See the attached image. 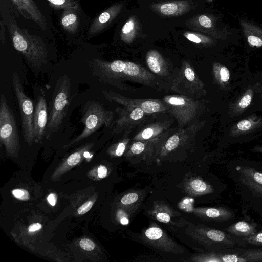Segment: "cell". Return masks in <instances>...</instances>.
<instances>
[{
  "label": "cell",
  "instance_id": "cell-1",
  "mask_svg": "<svg viewBox=\"0 0 262 262\" xmlns=\"http://www.w3.org/2000/svg\"><path fill=\"white\" fill-rule=\"evenodd\" d=\"M94 75L102 82L119 89L123 82L130 81L147 86H155L156 78L142 66L133 62L117 60L108 62L95 59L92 62Z\"/></svg>",
  "mask_w": 262,
  "mask_h": 262
},
{
  "label": "cell",
  "instance_id": "cell-2",
  "mask_svg": "<svg viewBox=\"0 0 262 262\" xmlns=\"http://www.w3.org/2000/svg\"><path fill=\"white\" fill-rule=\"evenodd\" d=\"M81 121L84 124L82 132L70 143L78 142L92 135L101 126H111L114 120V112L106 109L103 104L95 101H89L85 105Z\"/></svg>",
  "mask_w": 262,
  "mask_h": 262
},
{
  "label": "cell",
  "instance_id": "cell-3",
  "mask_svg": "<svg viewBox=\"0 0 262 262\" xmlns=\"http://www.w3.org/2000/svg\"><path fill=\"white\" fill-rule=\"evenodd\" d=\"M71 85L69 78L64 75L61 78L54 97L48 117L44 136L49 138L60 127L70 104Z\"/></svg>",
  "mask_w": 262,
  "mask_h": 262
},
{
  "label": "cell",
  "instance_id": "cell-4",
  "mask_svg": "<svg viewBox=\"0 0 262 262\" xmlns=\"http://www.w3.org/2000/svg\"><path fill=\"white\" fill-rule=\"evenodd\" d=\"M12 80L21 114L22 134L25 140L28 143H31L35 141L33 129V103L32 100L25 94L17 73L13 72Z\"/></svg>",
  "mask_w": 262,
  "mask_h": 262
},
{
  "label": "cell",
  "instance_id": "cell-5",
  "mask_svg": "<svg viewBox=\"0 0 262 262\" xmlns=\"http://www.w3.org/2000/svg\"><path fill=\"white\" fill-rule=\"evenodd\" d=\"M176 119L180 127H183L196 116L199 103L192 98L183 95H168L163 101Z\"/></svg>",
  "mask_w": 262,
  "mask_h": 262
},
{
  "label": "cell",
  "instance_id": "cell-6",
  "mask_svg": "<svg viewBox=\"0 0 262 262\" xmlns=\"http://www.w3.org/2000/svg\"><path fill=\"white\" fill-rule=\"evenodd\" d=\"M172 91L192 98L201 94L203 84L187 61H184L176 75L171 87Z\"/></svg>",
  "mask_w": 262,
  "mask_h": 262
},
{
  "label": "cell",
  "instance_id": "cell-7",
  "mask_svg": "<svg viewBox=\"0 0 262 262\" xmlns=\"http://www.w3.org/2000/svg\"><path fill=\"white\" fill-rule=\"evenodd\" d=\"M0 139L6 147L11 150L16 147L18 142L16 122L3 93L0 99Z\"/></svg>",
  "mask_w": 262,
  "mask_h": 262
},
{
  "label": "cell",
  "instance_id": "cell-8",
  "mask_svg": "<svg viewBox=\"0 0 262 262\" xmlns=\"http://www.w3.org/2000/svg\"><path fill=\"white\" fill-rule=\"evenodd\" d=\"M102 93L110 102H116L126 107L140 108L147 114L162 113L169 110L168 106L159 99H133L107 90H103Z\"/></svg>",
  "mask_w": 262,
  "mask_h": 262
},
{
  "label": "cell",
  "instance_id": "cell-9",
  "mask_svg": "<svg viewBox=\"0 0 262 262\" xmlns=\"http://www.w3.org/2000/svg\"><path fill=\"white\" fill-rule=\"evenodd\" d=\"M13 43L15 49L20 52L35 68L41 66L46 59V49L41 42L36 39L16 33L13 37Z\"/></svg>",
  "mask_w": 262,
  "mask_h": 262
},
{
  "label": "cell",
  "instance_id": "cell-10",
  "mask_svg": "<svg viewBox=\"0 0 262 262\" xmlns=\"http://www.w3.org/2000/svg\"><path fill=\"white\" fill-rule=\"evenodd\" d=\"M116 112L119 117L112 131L113 134H119L135 128L145 121L147 114L140 108L126 107H118Z\"/></svg>",
  "mask_w": 262,
  "mask_h": 262
},
{
  "label": "cell",
  "instance_id": "cell-11",
  "mask_svg": "<svg viewBox=\"0 0 262 262\" xmlns=\"http://www.w3.org/2000/svg\"><path fill=\"white\" fill-rule=\"evenodd\" d=\"M202 244L207 245H220L225 246H234L235 243L225 232L206 226H198L193 233Z\"/></svg>",
  "mask_w": 262,
  "mask_h": 262
},
{
  "label": "cell",
  "instance_id": "cell-12",
  "mask_svg": "<svg viewBox=\"0 0 262 262\" xmlns=\"http://www.w3.org/2000/svg\"><path fill=\"white\" fill-rule=\"evenodd\" d=\"M143 235L146 242L161 250L167 252H179L176 244L158 227L151 226L147 228Z\"/></svg>",
  "mask_w": 262,
  "mask_h": 262
},
{
  "label": "cell",
  "instance_id": "cell-13",
  "mask_svg": "<svg viewBox=\"0 0 262 262\" xmlns=\"http://www.w3.org/2000/svg\"><path fill=\"white\" fill-rule=\"evenodd\" d=\"M241 34L253 47L262 46V24L244 17L238 18Z\"/></svg>",
  "mask_w": 262,
  "mask_h": 262
},
{
  "label": "cell",
  "instance_id": "cell-14",
  "mask_svg": "<svg viewBox=\"0 0 262 262\" xmlns=\"http://www.w3.org/2000/svg\"><path fill=\"white\" fill-rule=\"evenodd\" d=\"M238 168L239 181L255 195L262 198V173L248 166Z\"/></svg>",
  "mask_w": 262,
  "mask_h": 262
},
{
  "label": "cell",
  "instance_id": "cell-15",
  "mask_svg": "<svg viewBox=\"0 0 262 262\" xmlns=\"http://www.w3.org/2000/svg\"><path fill=\"white\" fill-rule=\"evenodd\" d=\"M48 116L46 100L43 95L40 96L34 108L33 129L35 141L40 140L45 134Z\"/></svg>",
  "mask_w": 262,
  "mask_h": 262
},
{
  "label": "cell",
  "instance_id": "cell-16",
  "mask_svg": "<svg viewBox=\"0 0 262 262\" xmlns=\"http://www.w3.org/2000/svg\"><path fill=\"white\" fill-rule=\"evenodd\" d=\"M200 123H193L187 128L180 129L179 132L169 137L163 146V150L170 152L176 149L179 145L184 143L192 136L196 133L200 128Z\"/></svg>",
  "mask_w": 262,
  "mask_h": 262
},
{
  "label": "cell",
  "instance_id": "cell-17",
  "mask_svg": "<svg viewBox=\"0 0 262 262\" xmlns=\"http://www.w3.org/2000/svg\"><path fill=\"white\" fill-rule=\"evenodd\" d=\"M194 212L205 219L220 222L227 221L235 216L234 212L222 207L199 208H196Z\"/></svg>",
  "mask_w": 262,
  "mask_h": 262
},
{
  "label": "cell",
  "instance_id": "cell-18",
  "mask_svg": "<svg viewBox=\"0 0 262 262\" xmlns=\"http://www.w3.org/2000/svg\"><path fill=\"white\" fill-rule=\"evenodd\" d=\"M170 126L169 121L157 122L149 124L140 130L134 137V140L144 141L156 138L165 133Z\"/></svg>",
  "mask_w": 262,
  "mask_h": 262
},
{
  "label": "cell",
  "instance_id": "cell-19",
  "mask_svg": "<svg viewBox=\"0 0 262 262\" xmlns=\"http://www.w3.org/2000/svg\"><path fill=\"white\" fill-rule=\"evenodd\" d=\"M145 61L148 68L154 74L161 77L168 75V71L166 61L157 51H149L146 54Z\"/></svg>",
  "mask_w": 262,
  "mask_h": 262
},
{
  "label": "cell",
  "instance_id": "cell-20",
  "mask_svg": "<svg viewBox=\"0 0 262 262\" xmlns=\"http://www.w3.org/2000/svg\"><path fill=\"white\" fill-rule=\"evenodd\" d=\"M193 260L204 262H247L242 254L214 252L199 255Z\"/></svg>",
  "mask_w": 262,
  "mask_h": 262
},
{
  "label": "cell",
  "instance_id": "cell-21",
  "mask_svg": "<svg viewBox=\"0 0 262 262\" xmlns=\"http://www.w3.org/2000/svg\"><path fill=\"white\" fill-rule=\"evenodd\" d=\"M190 9L186 1H174L163 3L159 7L160 12L166 16H176L186 13Z\"/></svg>",
  "mask_w": 262,
  "mask_h": 262
},
{
  "label": "cell",
  "instance_id": "cell-22",
  "mask_svg": "<svg viewBox=\"0 0 262 262\" xmlns=\"http://www.w3.org/2000/svg\"><path fill=\"white\" fill-rule=\"evenodd\" d=\"M186 192L192 196H199L213 192V188L208 183L200 178L190 180L185 185Z\"/></svg>",
  "mask_w": 262,
  "mask_h": 262
},
{
  "label": "cell",
  "instance_id": "cell-23",
  "mask_svg": "<svg viewBox=\"0 0 262 262\" xmlns=\"http://www.w3.org/2000/svg\"><path fill=\"white\" fill-rule=\"evenodd\" d=\"M256 224L246 221H239L226 228L228 232L239 236L245 237L251 236L256 232Z\"/></svg>",
  "mask_w": 262,
  "mask_h": 262
},
{
  "label": "cell",
  "instance_id": "cell-24",
  "mask_svg": "<svg viewBox=\"0 0 262 262\" xmlns=\"http://www.w3.org/2000/svg\"><path fill=\"white\" fill-rule=\"evenodd\" d=\"M136 22L134 18H130L123 26L121 31L122 39L127 43L132 41L136 31Z\"/></svg>",
  "mask_w": 262,
  "mask_h": 262
},
{
  "label": "cell",
  "instance_id": "cell-25",
  "mask_svg": "<svg viewBox=\"0 0 262 262\" xmlns=\"http://www.w3.org/2000/svg\"><path fill=\"white\" fill-rule=\"evenodd\" d=\"M13 1L20 8L25 9L28 11L30 16L35 21H41L40 14L38 10L33 5L31 0H13Z\"/></svg>",
  "mask_w": 262,
  "mask_h": 262
},
{
  "label": "cell",
  "instance_id": "cell-26",
  "mask_svg": "<svg viewBox=\"0 0 262 262\" xmlns=\"http://www.w3.org/2000/svg\"><path fill=\"white\" fill-rule=\"evenodd\" d=\"M184 35L189 41L197 44L210 45L214 42L212 37L199 34L186 32Z\"/></svg>",
  "mask_w": 262,
  "mask_h": 262
},
{
  "label": "cell",
  "instance_id": "cell-27",
  "mask_svg": "<svg viewBox=\"0 0 262 262\" xmlns=\"http://www.w3.org/2000/svg\"><path fill=\"white\" fill-rule=\"evenodd\" d=\"M154 212L155 218L158 221L164 223H167L171 221L172 212L170 209H165L162 206H158Z\"/></svg>",
  "mask_w": 262,
  "mask_h": 262
},
{
  "label": "cell",
  "instance_id": "cell-28",
  "mask_svg": "<svg viewBox=\"0 0 262 262\" xmlns=\"http://www.w3.org/2000/svg\"><path fill=\"white\" fill-rule=\"evenodd\" d=\"M242 255L246 258L247 262L262 261V248L248 250Z\"/></svg>",
  "mask_w": 262,
  "mask_h": 262
},
{
  "label": "cell",
  "instance_id": "cell-29",
  "mask_svg": "<svg viewBox=\"0 0 262 262\" xmlns=\"http://www.w3.org/2000/svg\"><path fill=\"white\" fill-rule=\"evenodd\" d=\"M129 142V138L126 137L115 145L113 147L115 154L118 157L121 156L124 152Z\"/></svg>",
  "mask_w": 262,
  "mask_h": 262
},
{
  "label": "cell",
  "instance_id": "cell-30",
  "mask_svg": "<svg viewBox=\"0 0 262 262\" xmlns=\"http://www.w3.org/2000/svg\"><path fill=\"white\" fill-rule=\"evenodd\" d=\"M244 240L252 245L262 246V230L251 236L245 237Z\"/></svg>",
  "mask_w": 262,
  "mask_h": 262
},
{
  "label": "cell",
  "instance_id": "cell-31",
  "mask_svg": "<svg viewBox=\"0 0 262 262\" xmlns=\"http://www.w3.org/2000/svg\"><path fill=\"white\" fill-rule=\"evenodd\" d=\"M139 195L136 192H131L124 195L120 201L122 205H128L132 204L138 201Z\"/></svg>",
  "mask_w": 262,
  "mask_h": 262
},
{
  "label": "cell",
  "instance_id": "cell-32",
  "mask_svg": "<svg viewBox=\"0 0 262 262\" xmlns=\"http://www.w3.org/2000/svg\"><path fill=\"white\" fill-rule=\"evenodd\" d=\"M12 193L15 198L21 200H27L29 199V192L23 189H14Z\"/></svg>",
  "mask_w": 262,
  "mask_h": 262
},
{
  "label": "cell",
  "instance_id": "cell-33",
  "mask_svg": "<svg viewBox=\"0 0 262 262\" xmlns=\"http://www.w3.org/2000/svg\"><path fill=\"white\" fill-rule=\"evenodd\" d=\"M81 158V154L79 152H75L71 154L67 159V164L70 166H74L78 164Z\"/></svg>",
  "mask_w": 262,
  "mask_h": 262
},
{
  "label": "cell",
  "instance_id": "cell-34",
  "mask_svg": "<svg viewBox=\"0 0 262 262\" xmlns=\"http://www.w3.org/2000/svg\"><path fill=\"white\" fill-rule=\"evenodd\" d=\"M79 245L82 249L86 251H91L95 248L94 243L88 238L82 239L79 242Z\"/></svg>",
  "mask_w": 262,
  "mask_h": 262
},
{
  "label": "cell",
  "instance_id": "cell-35",
  "mask_svg": "<svg viewBox=\"0 0 262 262\" xmlns=\"http://www.w3.org/2000/svg\"><path fill=\"white\" fill-rule=\"evenodd\" d=\"M77 19V16L74 14H69L62 19V24L64 26H68L74 24Z\"/></svg>",
  "mask_w": 262,
  "mask_h": 262
},
{
  "label": "cell",
  "instance_id": "cell-36",
  "mask_svg": "<svg viewBox=\"0 0 262 262\" xmlns=\"http://www.w3.org/2000/svg\"><path fill=\"white\" fill-rule=\"evenodd\" d=\"M93 206V202L89 201L82 205L78 209V213L79 214H83L89 211Z\"/></svg>",
  "mask_w": 262,
  "mask_h": 262
},
{
  "label": "cell",
  "instance_id": "cell-37",
  "mask_svg": "<svg viewBox=\"0 0 262 262\" xmlns=\"http://www.w3.org/2000/svg\"><path fill=\"white\" fill-rule=\"evenodd\" d=\"M220 76L223 82L227 81L230 78V73L227 68L223 67L220 70Z\"/></svg>",
  "mask_w": 262,
  "mask_h": 262
},
{
  "label": "cell",
  "instance_id": "cell-38",
  "mask_svg": "<svg viewBox=\"0 0 262 262\" xmlns=\"http://www.w3.org/2000/svg\"><path fill=\"white\" fill-rule=\"evenodd\" d=\"M251 96L249 95L244 96L240 100L239 105L242 108L247 107L251 103Z\"/></svg>",
  "mask_w": 262,
  "mask_h": 262
},
{
  "label": "cell",
  "instance_id": "cell-39",
  "mask_svg": "<svg viewBox=\"0 0 262 262\" xmlns=\"http://www.w3.org/2000/svg\"><path fill=\"white\" fill-rule=\"evenodd\" d=\"M251 126V122L247 120H244L237 124V127L241 130H247L250 129Z\"/></svg>",
  "mask_w": 262,
  "mask_h": 262
},
{
  "label": "cell",
  "instance_id": "cell-40",
  "mask_svg": "<svg viewBox=\"0 0 262 262\" xmlns=\"http://www.w3.org/2000/svg\"><path fill=\"white\" fill-rule=\"evenodd\" d=\"M111 18V14L108 12H104L100 14L98 20L101 24H104L107 22Z\"/></svg>",
  "mask_w": 262,
  "mask_h": 262
},
{
  "label": "cell",
  "instance_id": "cell-41",
  "mask_svg": "<svg viewBox=\"0 0 262 262\" xmlns=\"http://www.w3.org/2000/svg\"><path fill=\"white\" fill-rule=\"evenodd\" d=\"M107 174V169L104 165H100L98 168V175L100 178H105Z\"/></svg>",
  "mask_w": 262,
  "mask_h": 262
},
{
  "label": "cell",
  "instance_id": "cell-42",
  "mask_svg": "<svg viewBox=\"0 0 262 262\" xmlns=\"http://www.w3.org/2000/svg\"><path fill=\"white\" fill-rule=\"evenodd\" d=\"M47 200L50 205L54 206L56 203L57 195L55 193H52L48 195Z\"/></svg>",
  "mask_w": 262,
  "mask_h": 262
},
{
  "label": "cell",
  "instance_id": "cell-43",
  "mask_svg": "<svg viewBox=\"0 0 262 262\" xmlns=\"http://www.w3.org/2000/svg\"><path fill=\"white\" fill-rule=\"evenodd\" d=\"M42 225L39 223H33L30 225L28 230L30 232H34L40 229Z\"/></svg>",
  "mask_w": 262,
  "mask_h": 262
},
{
  "label": "cell",
  "instance_id": "cell-44",
  "mask_svg": "<svg viewBox=\"0 0 262 262\" xmlns=\"http://www.w3.org/2000/svg\"><path fill=\"white\" fill-rule=\"evenodd\" d=\"M50 3L56 5H63L66 0H48Z\"/></svg>",
  "mask_w": 262,
  "mask_h": 262
},
{
  "label": "cell",
  "instance_id": "cell-45",
  "mask_svg": "<svg viewBox=\"0 0 262 262\" xmlns=\"http://www.w3.org/2000/svg\"><path fill=\"white\" fill-rule=\"evenodd\" d=\"M83 156L84 157H86V158H88L90 156V154L87 152V151H85L84 153H83Z\"/></svg>",
  "mask_w": 262,
  "mask_h": 262
},
{
  "label": "cell",
  "instance_id": "cell-46",
  "mask_svg": "<svg viewBox=\"0 0 262 262\" xmlns=\"http://www.w3.org/2000/svg\"><path fill=\"white\" fill-rule=\"evenodd\" d=\"M249 1H262V0H249Z\"/></svg>",
  "mask_w": 262,
  "mask_h": 262
}]
</instances>
